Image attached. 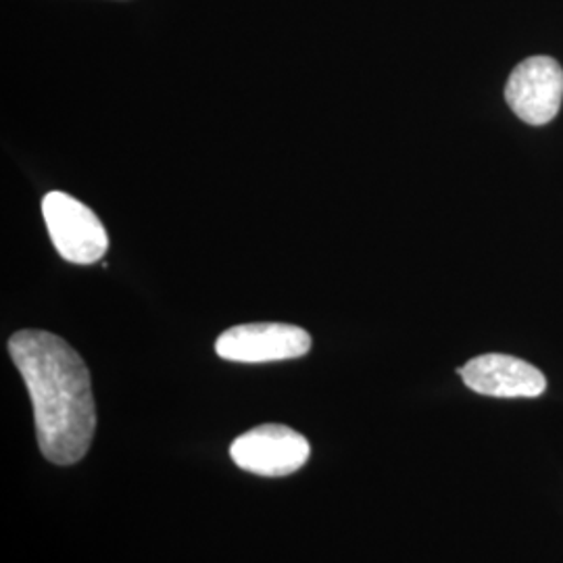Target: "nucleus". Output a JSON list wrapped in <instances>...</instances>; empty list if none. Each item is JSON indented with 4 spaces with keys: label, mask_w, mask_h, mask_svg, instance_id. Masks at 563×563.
I'll list each match as a JSON object with an SVG mask.
<instances>
[{
    "label": "nucleus",
    "mask_w": 563,
    "mask_h": 563,
    "mask_svg": "<svg viewBox=\"0 0 563 563\" xmlns=\"http://www.w3.org/2000/svg\"><path fill=\"white\" fill-rule=\"evenodd\" d=\"M9 353L27 386L42 455L57 465L80 462L97 430L90 372L80 355L46 330H20Z\"/></svg>",
    "instance_id": "obj_1"
},
{
    "label": "nucleus",
    "mask_w": 563,
    "mask_h": 563,
    "mask_svg": "<svg viewBox=\"0 0 563 563\" xmlns=\"http://www.w3.org/2000/svg\"><path fill=\"white\" fill-rule=\"evenodd\" d=\"M48 236L65 262L92 265L104 257L109 236L99 216L67 192L51 190L42 199Z\"/></svg>",
    "instance_id": "obj_2"
},
{
    "label": "nucleus",
    "mask_w": 563,
    "mask_h": 563,
    "mask_svg": "<svg viewBox=\"0 0 563 563\" xmlns=\"http://www.w3.org/2000/svg\"><path fill=\"white\" fill-rule=\"evenodd\" d=\"M230 457L244 472L282 478L301 470L311 457V444L288 426L263 423L232 443Z\"/></svg>",
    "instance_id": "obj_3"
},
{
    "label": "nucleus",
    "mask_w": 563,
    "mask_h": 563,
    "mask_svg": "<svg viewBox=\"0 0 563 563\" xmlns=\"http://www.w3.org/2000/svg\"><path fill=\"white\" fill-rule=\"evenodd\" d=\"M311 351V336L292 323H241L216 341L225 362L269 363L297 360Z\"/></svg>",
    "instance_id": "obj_4"
},
{
    "label": "nucleus",
    "mask_w": 563,
    "mask_h": 563,
    "mask_svg": "<svg viewBox=\"0 0 563 563\" xmlns=\"http://www.w3.org/2000/svg\"><path fill=\"white\" fill-rule=\"evenodd\" d=\"M505 101L528 125L555 120L563 101L562 65L547 55L523 59L507 80Z\"/></svg>",
    "instance_id": "obj_5"
},
{
    "label": "nucleus",
    "mask_w": 563,
    "mask_h": 563,
    "mask_svg": "<svg viewBox=\"0 0 563 563\" xmlns=\"http://www.w3.org/2000/svg\"><path fill=\"white\" fill-rule=\"evenodd\" d=\"M457 372L467 388L484 397L534 399L547 390V378L541 369L501 353L474 357Z\"/></svg>",
    "instance_id": "obj_6"
}]
</instances>
